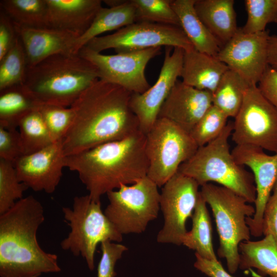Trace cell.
<instances>
[{
    "mask_svg": "<svg viewBox=\"0 0 277 277\" xmlns=\"http://www.w3.org/2000/svg\"><path fill=\"white\" fill-rule=\"evenodd\" d=\"M132 93L100 79L83 91L70 107L74 118L62 141L64 155L123 139L139 130L130 106Z\"/></svg>",
    "mask_w": 277,
    "mask_h": 277,
    "instance_id": "1",
    "label": "cell"
},
{
    "mask_svg": "<svg viewBox=\"0 0 277 277\" xmlns=\"http://www.w3.org/2000/svg\"><path fill=\"white\" fill-rule=\"evenodd\" d=\"M146 135L140 130L122 140L108 142L65 156V166L77 172L91 198L132 184L147 175Z\"/></svg>",
    "mask_w": 277,
    "mask_h": 277,
    "instance_id": "2",
    "label": "cell"
},
{
    "mask_svg": "<svg viewBox=\"0 0 277 277\" xmlns=\"http://www.w3.org/2000/svg\"><path fill=\"white\" fill-rule=\"evenodd\" d=\"M44 220L43 207L32 195L1 214V277H38L61 271L57 256L45 252L37 240Z\"/></svg>",
    "mask_w": 277,
    "mask_h": 277,
    "instance_id": "3",
    "label": "cell"
},
{
    "mask_svg": "<svg viewBox=\"0 0 277 277\" xmlns=\"http://www.w3.org/2000/svg\"><path fill=\"white\" fill-rule=\"evenodd\" d=\"M98 80L96 67L78 53L57 54L28 67L24 86L42 104L70 107Z\"/></svg>",
    "mask_w": 277,
    "mask_h": 277,
    "instance_id": "4",
    "label": "cell"
},
{
    "mask_svg": "<svg viewBox=\"0 0 277 277\" xmlns=\"http://www.w3.org/2000/svg\"><path fill=\"white\" fill-rule=\"evenodd\" d=\"M232 130L233 123H227L215 139L199 147L181 165L179 172L193 179L200 186L214 182L254 203L256 187L253 174L235 161L230 150L228 139Z\"/></svg>",
    "mask_w": 277,
    "mask_h": 277,
    "instance_id": "5",
    "label": "cell"
},
{
    "mask_svg": "<svg viewBox=\"0 0 277 277\" xmlns=\"http://www.w3.org/2000/svg\"><path fill=\"white\" fill-rule=\"evenodd\" d=\"M200 194L211 208L219 236L217 254L226 261L231 274L239 268V245L250 239L246 219L252 217L255 208L233 191L211 183L201 186Z\"/></svg>",
    "mask_w": 277,
    "mask_h": 277,
    "instance_id": "6",
    "label": "cell"
},
{
    "mask_svg": "<svg viewBox=\"0 0 277 277\" xmlns=\"http://www.w3.org/2000/svg\"><path fill=\"white\" fill-rule=\"evenodd\" d=\"M62 211L71 231L61 242V248L75 256L82 255L90 271L94 269V255L99 244L123 240V234L103 211L101 201L92 200L89 194L75 196L72 209L64 207Z\"/></svg>",
    "mask_w": 277,
    "mask_h": 277,
    "instance_id": "7",
    "label": "cell"
},
{
    "mask_svg": "<svg viewBox=\"0 0 277 277\" xmlns=\"http://www.w3.org/2000/svg\"><path fill=\"white\" fill-rule=\"evenodd\" d=\"M145 135L147 176L159 187L175 175L199 148L190 133L164 118L159 117Z\"/></svg>",
    "mask_w": 277,
    "mask_h": 277,
    "instance_id": "8",
    "label": "cell"
},
{
    "mask_svg": "<svg viewBox=\"0 0 277 277\" xmlns=\"http://www.w3.org/2000/svg\"><path fill=\"white\" fill-rule=\"evenodd\" d=\"M157 185L147 176L131 185H122L106 194L104 213L122 234L143 232L160 210Z\"/></svg>",
    "mask_w": 277,
    "mask_h": 277,
    "instance_id": "9",
    "label": "cell"
},
{
    "mask_svg": "<svg viewBox=\"0 0 277 277\" xmlns=\"http://www.w3.org/2000/svg\"><path fill=\"white\" fill-rule=\"evenodd\" d=\"M163 46L185 51L195 49L181 27L148 22H134L112 34L95 37L85 46L98 53L114 49L117 53Z\"/></svg>",
    "mask_w": 277,
    "mask_h": 277,
    "instance_id": "10",
    "label": "cell"
},
{
    "mask_svg": "<svg viewBox=\"0 0 277 277\" xmlns=\"http://www.w3.org/2000/svg\"><path fill=\"white\" fill-rule=\"evenodd\" d=\"M231 135L236 145H253L277 153V110L257 85L247 89Z\"/></svg>",
    "mask_w": 277,
    "mask_h": 277,
    "instance_id": "11",
    "label": "cell"
},
{
    "mask_svg": "<svg viewBox=\"0 0 277 277\" xmlns=\"http://www.w3.org/2000/svg\"><path fill=\"white\" fill-rule=\"evenodd\" d=\"M200 186L193 179L178 171L162 187L160 204L164 224L157 235V242L182 245L187 232L186 223L192 216Z\"/></svg>",
    "mask_w": 277,
    "mask_h": 277,
    "instance_id": "12",
    "label": "cell"
},
{
    "mask_svg": "<svg viewBox=\"0 0 277 277\" xmlns=\"http://www.w3.org/2000/svg\"><path fill=\"white\" fill-rule=\"evenodd\" d=\"M161 53V47L105 55L84 46L78 54L97 69L99 79L132 93H143L151 86L145 73L148 62Z\"/></svg>",
    "mask_w": 277,
    "mask_h": 277,
    "instance_id": "13",
    "label": "cell"
},
{
    "mask_svg": "<svg viewBox=\"0 0 277 277\" xmlns=\"http://www.w3.org/2000/svg\"><path fill=\"white\" fill-rule=\"evenodd\" d=\"M269 32L247 34L239 28L216 56L249 85H258L267 67Z\"/></svg>",
    "mask_w": 277,
    "mask_h": 277,
    "instance_id": "14",
    "label": "cell"
},
{
    "mask_svg": "<svg viewBox=\"0 0 277 277\" xmlns=\"http://www.w3.org/2000/svg\"><path fill=\"white\" fill-rule=\"evenodd\" d=\"M165 47V56L155 84L143 93H132L130 108L139 123L140 130L146 134L158 118L161 108L181 77L184 50L179 47Z\"/></svg>",
    "mask_w": 277,
    "mask_h": 277,
    "instance_id": "15",
    "label": "cell"
},
{
    "mask_svg": "<svg viewBox=\"0 0 277 277\" xmlns=\"http://www.w3.org/2000/svg\"><path fill=\"white\" fill-rule=\"evenodd\" d=\"M235 161L252 172L256 187L255 213L246 219L251 235H263L262 220L266 204L277 180V153L270 155L257 146L236 145L231 151Z\"/></svg>",
    "mask_w": 277,
    "mask_h": 277,
    "instance_id": "16",
    "label": "cell"
},
{
    "mask_svg": "<svg viewBox=\"0 0 277 277\" xmlns=\"http://www.w3.org/2000/svg\"><path fill=\"white\" fill-rule=\"evenodd\" d=\"M62 141L16 159L13 163L19 180L35 191L53 193L65 167Z\"/></svg>",
    "mask_w": 277,
    "mask_h": 277,
    "instance_id": "17",
    "label": "cell"
},
{
    "mask_svg": "<svg viewBox=\"0 0 277 277\" xmlns=\"http://www.w3.org/2000/svg\"><path fill=\"white\" fill-rule=\"evenodd\" d=\"M212 105L211 92L177 80L163 104L158 118L169 120L190 133Z\"/></svg>",
    "mask_w": 277,
    "mask_h": 277,
    "instance_id": "18",
    "label": "cell"
},
{
    "mask_svg": "<svg viewBox=\"0 0 277 277\" xmlns=\"http://www.w3.org/2000/svg\"><path fill=\"white\" fill-rule=\"evenodd\" d=\"M14 25L25 49L28 67L55 54H75L78 36L73 34L50 28L35 29Z\"/></svg>",
    "mask_w": 277,
    "mask_h": 277,
    "instance_id": "19",
    "label": "cell"
},
{
    "mask_svg": "<svg viewBox=\"0 0 277 277\" xmlns=\"http://www.w3.org/2000/svg\"><path fill=\"white\" fill-rule=\"evenodd\" d=\"M50 28L66 31L78 38L91 25L103 7L100 0H46Z\"/></svg>",
    "mask_w": 277,
    "mask_h": 277,
    "instance_id": "20",
    "label": "cell"
},
{
    "mask_svg": "<svg viewBox=\"0 0 277 277\" xmlns=\"http://www.w3.org/2000/svg\"><path fill=\"white\" fill-rule=\"evenodd\" d=\"M228 69L216 57L195 49L184 51L181 77L186 84L212 94Z\"/></svg>",
    "mask_w": 277,
    "mask_h": 277,
    "instance_id": "21",
    "label": "cell"
},
{
    "mask_svg": "<svg viewBox=\"0 0 277 277\" xmlns=\"http://www.w3.org/2000/svg\"><path fill=\"white\" fill-rule=\"evenodd\" d=\"M233 0H195L194 8L200 19L224 45L237 32Z\"/></svg>",
    "mask_w": 277,
    "mask_h": 277,
    "instance_id": "22",
    "label": "cell"
},
{
    "mask_svg": "<svg viewBox=\"0 0 277 277\" xmlns=\"http://www.w3.org/2000/svg\"><path fill=\"white\" fill-rule=\"evenodd\" d=\"M195 0H172L180 26L195 50L216 57L222 45L199 18L194 8Z\"/></svg>",
    "mask_w": 277,
    "mask_h": 277,
    "instance_id": "23",
    "label": "cell"
},
{
    "mask_svg": "<svg viewBox=\"0 0 277 277\" xmlns=\"http://www.w3.org/2000/svg\"><path fill=\"white\" fill-rule=\"evenodd\" d=\"M135 22V8L131 0L109 8L102 7L88 30L77 38L74 52L79 50L93 38L106 32L119 30Z\"/></svg>",
    "mask_w": 277,
    "mask_h": 277,
    "instance_id": "24",
    "label": "cell"
},
{
    "mask_svg": "<svg viewBox=\"0 0 277 277\" xmlns=\"http://www.w3.org/2000/svg\"><path fill=\"white\" fill-rule=\"evenodd\" d=\"M239 249L240 269L255 268L261 276L277 277V243L271 234L259 241L242 242Z\"/></svg>",
    "mask_w": 277,
    "mask_h": 277,
    "instance_id": "25",
    "label": "cell"
},
{
    "mask_svg": "<svg viewBox=\"0 0 277 277\" xmlns=\"http://www.w3.org/2000/svg\"><path fill=\"white\" fill-rule=\"evenodd\" d=\"M41 105L24 84L0 91V126L8 129L18 128L21 120L38 110Z\"/></svg>",
    "mask_w": 277,
    "mask_h": 277,
    "instance_id": "26",
    "label": "cell"
},
{
    "mask_svg": "<svg viewBox=\"0 0 277 277\" xmlns=\"http://www.w3.org/2000/svg\"><path fill=\"white\" fill-rule=\"evenodd\" d=\"M192 219V228L184 235L182 244L201 257L217 260L212 244V226L207 204L200 194Z\"/></svg>",
    "mask_w": 277,
    "mask_h": 277,
    "instance_id": "27",
    "label": "cell"
},
{
    "mask_svg": "<svg viewBox=\"0 0 277 277\" xmlns=\"http://www.w3.org/2000/svg\"><path fill=\"white\" fill-rule=\"evenodd\" d=\"M249 85L238 73L228 69L212 93V104L228 117H235L243 102Z\"/></svg>",
    "mask_w": 277,
    "mask_h": 277,
    "instance_id": "28",
    "label": "cell"
},
{
    "mask_svg": "<svg viewBox=\"0 0 277 277\" xmlns=\"http://www.w3.org/2000/svg\"><path fill=\"white\" fill-rule=\"evenodd\" d=\"M1 9L18 26L49 28L46 0H3Z\"/></svg>",
    "mask_w": 277,
    "mask_h": 277,
    "instance_id": "29",
    "label": "cell"
},
{
    "mask_svg": "<svg viewBox=\"0 0 277 277\" xmlns=\"http://www.w3.org/2000/svg\"><path fill=\"white\" fill-rule=\"evenodd\" d=\"M18 128L24 155L38 151L54 143L38 110L24 116Z\"/></svg>",
    "mask_w": 277,
    "mask_h": 277,
    "instance_id": "30",
    "label": "cell"
},
{
    "mask_svg": "<svg viewBox=\"0 0 277 277\" xmlns=\"http://www.w3.org/2000/svg\"><path fill=\"white\" fill-rule=\"evenodd\" d=\"M27 69L26 53L18 36L12 48L0 60V91L23 85Z\"/></svg>",
    "mask_w": 277,
    "mask_h": 277,
    "instance_id": "31",
    "label": "cell"
},
{
    "mask_svg": "<svg viewBox=\"0 0 277 277\" xmlns=\"http://www.w3.org/2000/svg\"><path fill=\"white\" fill-rule=\"evenodd\" d=\"M28 188L19 180L13 163L0 158V214L23 198Z\"/></svg>",
    "mask_w": 277,
    "mask_h": 277,
    "instance_id": "32",
    "label": "cell"
},
{
    "mask_svg": "<svg viewBox=\"0 0 277 277\" xmlns=\"http://www.w3.org/2000/svg\"><path fill=\"white\" fill-rule=\"evenodd\" d=\"M135 8V22H148L180 26L172 0H131Z\"/></svg>",
    "mask_w": 277,
    "mask_h": 277,
    "instance_id": "33",
    "label": "cell"
},
{
    "mask_svg": "<svg viewBox=\"0 0 277 277\" xmlns=\"http://www.w3.org/2000/svg\"><path fill=\"white\" fill-rule=\"evenodd\" d=\"M244 3L247 19L241 28L243 32H264L268 24L277 23V0H245Z\"/></svg>",
    "mask_w": 277,
    "mask_h": 277,
    "instance_id": "34",
    "label": "cell"
},
{
    "mask_svg": "<svg viewBox=\"0 0 277 277\" xmlns=\"http://www.w3.org/2000/svg\"><path fill=\"white\" fill-rule=\"evenodd\" d=\"M228 118L212 104L190 132L199 147L215 139L227 124Z\"/></svg>",
    "mask_w": 277,
    "mask_h": 277,
    "instance_id": "35",
    "label": "cell"
},
{
    "mask_svg": "<svg viewBox=\"0 0 277 277\" xmlns=\"http://www.w3.org/2000/svg\"><path fill=\"white\" fill-rule=\"evenodd\" d=\"M38 111L54 142L63 141L74 118L70 107L42 104Z\"/></svg>",
    "mask_w": 277,
    "mask_h": 277,
    "instance_id": "36",
    "label": "cell"
},
{
    "mask_svg": "<svg viewBox=\"0 0 277 277\" xmlns=\"http://www.w3.org/2000/svg\"><path fill=\"white\" fill-rule=\"evenodd\" d=\"M102 256L97 266V277H114L115 266L127 247L118 243L106 241L101 243Z\"/></svg>",
    "mask_w": 277,
    "mask_h": 277,
    "instance_id": "37",
    "label": "cell"
},
{
    "mask_svg": "<svg viewBox=\"0 0 277 277\" xmlns=\"http://www.w3.org/2000/svg\"><path fill=\"white\" fill-rule=\"evenodd\" d=\"M24 155L19 132L17 129L0 126V158L13 163Z\"/></svg>",
    "mask_w": 277,
    "mask_h": 277,
    "instance_id": "38",
    "label": "cell"
},
{
    "mask_svg": "<svg viewBox=\"0 0 277 277\" xmlns=\"http://www.w3.org/2000/svg\"><path fill=\"white\" fill-rule=\"evenodd\" d=\"M262 233L265 236L271 234L277 243V180L264 209Z\"/></svg>",
    "mask_w": 277,
    "mask_h": 277,
    "instance_id": "39",
    "label": "cell"
},
{
    "mask_svg": "<svg viewBox=\"0 0 277 277\" xmlns=\"http://www.w3.org/2000/svg\"><path fill=\"white\" fill-rule=\"evenodd\" d=\"M17 36L18 35L13 22L7 14L1 9L0 60L12 48Z\"/></svg>",
    "mask_w": 277,
    "mask_h": 277,
    "instance_id": "40",
    "label": "cell"
},
{
    "mask_svg": "<svg viewBox=\"0 0 277 277\" xmlns=\"http://www.w3.org/2000/svg\"><path fill=\"white\" fill-rule=\"evenodd\" d=\"M257 86L263 96L277 110V71L268 65Z\"/></svg>",
    "mask_w": 277,
    "mask_h": 277,
    "instance_id": "41",
    "label": "cell"
},
{
    "mask_svg": "<svg viewBox=\"0 0 277 277\" xmlns=\"http://www.w3.org/2000/svg\"><path fill=\"white\" fill-rule=\"evenodd\" d=\"M194 267L209 277H234L228 272L217 260L204 259L195 253Z\"/></svg>",
    "mask_w": 277,
    "mask_h": 277,
    "instance_id": "42",
    "label": "cell"
},
{
    "mask_svg": "<svg viewBox=\"0 0 277 277\" xmlns=\"http://www.w3.org/2000/svg\"><path fill=\"white\" fill-rule=\"evenodd\" d=\"M268 65L277 71V36L269 35L267 44Z\"/></svg>",
    "mask_w": 277,
    "mask_h": 277,
    "instance_id": "43",
    "label": "cell"
}]
</instances>
